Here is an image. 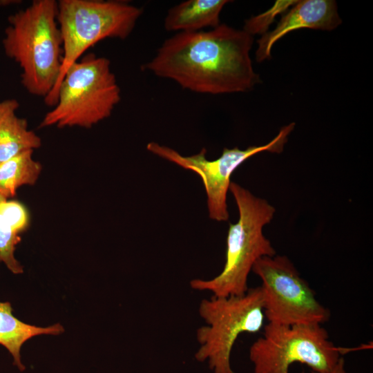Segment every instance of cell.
Segmentation results:
<instances>
[{
	"mask_svg": "<svg viewBox=\"0 0 373 373\" xmlns=\"http://www.w3.org/2000/svg\"><path fill=\"white\" fill-rule=\"evenodd\" d=\"M227 0H189L171 8L164 18L166 31L197 32L220 24V15Z\"/></svg>",
	"mask_w": 373,
	"mask_h": 373,
	"instance_id": "13",
	"label": "cell"
},
{
	"mask_svg": "<svg viewBox=\"0 0 373 373\" xmlns=\"http://www.w3.org/2000/svg\"><path fill=\"white\" fill-rule=\"evenodd\" d=\"M57 1L35 0L9 16L2 40L6 55L21 69V82L30 94L46 97L61 68L62 40Z\"/></svg>",
	"mask_w": 373,
	"mask_h": 373,
	"instance_id": "2",
	"label": "cell"
},
{
	"mask_svg": "<svg viewBox=\"0 0 373 373\" xmlns=\"http://www.w3.org/2000/svg\"><path fill=\"white\" fill-rule=\"evenodd\" d=\"M15 99L0 102V163L41 145V138L28 128L26 119L17 115Z\"/></svg>",
	"mask_w": 373,
	"mask_h": 373,
	"instance_id": "12",
	"label": "cell"
},
{
	"mask_svg": "<svg viewBox=\"0 0 373 373\" xmlns=\"http://www.w3.org/2000/svg\"><path fill=\"white\" fill-rule=\"evenodd\" d=\"M141 8L125 1L59 0L57 20L62 40V61L57 82L44 98L55 106L59 86L75 62L90 47L107 38L126 39L142 15Z\"/></svg>",
	"mask_w": 373,
	"mask_h": 373,
	"instance_id": "5",
	"label": "cell"
},
{
	"mask_svg": "<svg viewBox=\"0 0 373 373\" xmlns=\"http://www.w3.org/2000/svg\"><path fill=\"white\" fill-rule=\"evenodd\" d=\"M206 325L196 331L200 347L195 358L207 362L213 373H236L231 367L232 348L240 334L261 330L265 318L260 287L240 296L203 299L198 309Z\"/></svg>",
	"mask_w": 373,
	"mask_h": 373,
	"instance_id": "6",
	"label": "cell"
},
{
	"mask_svg": "<svg viewBox=\"0 0 373 373\" xmlns=\"http://www.w3.org/2000/svg\"><path fill=\"white\" fill-rule=\"evenodd\" d=\"M297 1V0L276 1L273 6L265 12L246 19L243 30L251 36L265 34L276 16L287 11Z\"/></svg>",
	"mask_w": 373,
	"mask_h": 373,
	"instance_id": "16",
	"label": "cell"
},
{
	"mask_svg": "<svg viewBox=\"0 0 373 373\" xmlns=\"http://www.w3.org/2000/svg\"><path fill=\"white\" fill-rule=\"evenodd\" d=\"M251 270L262 280L264 313L269 323L322 325L329 320V311L317 300L287 257L263 256Z\"/></svg>",
	"mask_w": 373,
	"mask_h": 373,
	"instance_id": "8",
	"label": "cell"
},
{
	"mask_svg": "<svg viewBox=\"0 0 373 373\" xmlns=\"http://www.w3.org/2000/svg\"><path fill=\"white\" fill-rule=\"evenodd\" d=\"M312 373H317L315 372H312ZM329 373H347L345 368V361L341 357L335 367Z\"/></svg>",
	"mask_w": 373,
	"mask_h": 373,
	"instance_id": "17",
	"label": "cell"
},
{
	"mask_svg": "<svg viewBox=\"0 0 373 373\" xmlns=\"http://www.w3.org/2000/svg\"><path fill=\"white\" fill-rule=\"evenodd\" d=\"M340 349L320 324L281 325L268 323L262 336L249 349L254 373H289L300 363L312 372L329 373L341 358Z\"/></svg>",
	"mask_w": 373,
	"mask_h": 373,
	"instance_id": "7",
	"label": "cell"
},
{
	"mask_svg": "<svg viewBox=\"0 0 373 373\" xmlns=\"http://www.w3.org/2000/svg\"><path fill=\"white\" fill-rule=\"evenodd\" d=\"M341 23L335 1H298L283 15L272 31L262 35L257 41L256 59L262 62L270 59L274 44L291 31L305 28L331 31Z\"/></svg>",
	"mask_w": 373,
	"mask_h": 373,
	"instance_id": "10",
	"label": "cell"
},
{
	"mask_svg": "<svg viewBox=\"0 0 373 373\" xmlns=\"http://www.w3.org/2000/svg\"><path fill=\"white\" fill-rule=\"evenodd\" d=\"M30 224V213L20 201L0 195V262L15 274L23 272L15 252L21 235Z\"/></svg>",
	"mask_w": 373,
	"mask_h": 373,
	"instance_id": "11",
	"label": "cell"
},
{
	"mask_svg": "<svg viewBox=\"0 0 373 373\" xmlns=\"http://www.w3.org/2000/svg\"><path fill=\"white\" fill-rule=\"evenodd\" d=\"M294 126L295 123L292 122L283 126L276 136L264 145L251 146L245 150L237 146L224 148L221 156L214 160L206 158L204 148L198 154L186 157L155 142H149L146 148L150 152L197 173L202 179L207 195L209 218L218 222L227 221L229 219L227 194L233 171L245 160L259 153H281Z\"/></svg>",
	"mask_w": 373,
	"mask_h": 373,
	"instance_id": "9",
	"label": "cell"
},
{
	"mask_svg": "<svg viewBox=\"0 0 373 373\" xmlns=\"http://www.w3.org/2000/svg\"><path fill=\"white\" fill-rule=\"evenodd\" d=\"M121 99L108 59L89 53L72 64L59 86L54 108L39 127L91 128L108 118Z\"/></svg>",
	"mask_w": 373,
	"mask_h": 373,
	"instance_id": "4",
	"label": "cell"
},
{
	"mask_svg": "<svg viewBox=\"0 0 373 373\" xmlns=\"http://www.w3.org/2000/svg\"><path fill=\"white\" fill-rule=\"evenodd\" d=\"M253 43L243 29L224 23L180 32L166 39L143 69L198 93L247 92L261 81L250 56Z\"/></svg>",
	"mask_w": 373,
	"mask_h": 373,
	"instance_id": "1",
	"label": "cell"
},
{
	"mask_svg": "<svg viewBox=\"0 0 373 373\" xmlns=\"http://www.w3.org/2000/svg\"><path fill=\"white\" fill-rule=\"evenodd\" d=\"M239 211L236 223L229 224L225 263L222 271L209 280L193 279L192 289L211 291L214 296H240L249 289L248 276L257 260L274 256L276 251L262 233L263 227L273 218L275 209L267 200L231 182Z\"/></svg>",
	"mask_w": 373,
	"mask_h": 373,
	"instance_id": "3",
	"label": "cell"
},
{
	"mask_svg": "<svg viewBox=\"0 0 373 373\" xmlns=\"http://www.w3.org/2000/svg\"><path fill=\"white\" fill-rule=\"evenodd\" d=\"M32 155L33 151H25L0 163V195L12 199L18 189L37 182L42 166Z\"/></svg>",
	"mask_w": 373,
	"mask_h": 373,
	"instance_id": "15",
	"label": "cell"
},
{
	"mask_svg": "<svg viewBox=\"0 0 373 373\" xmlns=\"http://www.w3.org/2000/svg\"><path fill=\"white\" fill-rule=\"evenodd\" d=\"M64 332L59 323L46 327L27 324L14 316L9 302H0V345L10 353L13 364L21 372L26 370L21 358V348L25 342L38 335L57 336Z\"/></svg>",
	"mask_w": 373,
	"mask_h": 373,
	"instance_id": "14",
	"label": "cell"
}]
</instances>
